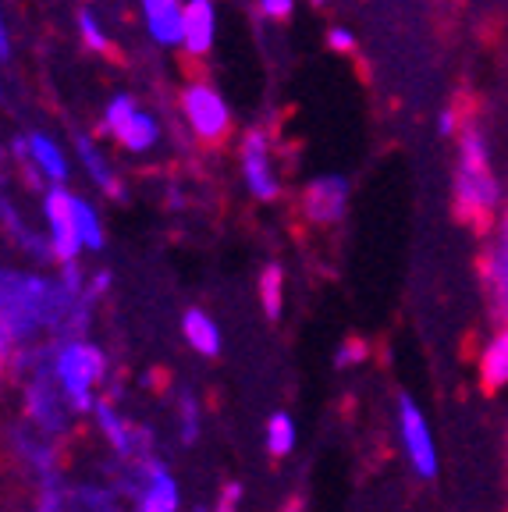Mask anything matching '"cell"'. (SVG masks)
I'll return each instance as SVG.
<instances>
[{"mask_svg":"<svg viewBox=\"0 0 508 512\" xmlns=\"http://www.w3.org/2000/svg\"><path fill=\"white\" fill-rule=\"evenodd\" d=\"M452 207L459 221L487 224L498 221L508 207L505 185L494 171L491 136L477 118L462 121V132L455 136V175H452Z\"/></svg>","mask_w":508,"mask_h":512,"instance_id":"obj_1","label":"cell"},{"mask_svg":"<svg viewBox=\"0 0 508 512\" xmlns=\"http://www.w3.org/2000/svg\"><path fill=\"white\" fill-rule=\"evenodd\" d=\"M50 370L61 384L64 399L72 413H93L96 388L107 374L104 352L96 349L89 338H61L50 349Z\"/></svg>","mask_w":508,"mask_h":512,"instance_id":"obj_2","label":"cell"},{"mask_svg":"<svg viewBox=\"0 0 508 512\" xmlns=\"http://www.w3.org/2000/svg\"><path fill=\"white\" fill-rule=\"evenodd\" d=\"M395 427L409 470L420 480H437V473H441V448H437L427 409L416 402L413 392H395Z\"/></svg>","mask_w":508,"mask_h":512,"instance_id":"obj_3","label":"cell"},{"mask_svg":"<svg viewBox=\"0 0 508 512\" xmlns=\"http://www.w3.org/2000/svg\"><path fill=\"white\" fill-rule=\"evenodd\" d=\"M178 107L196 143L217 146L231 136V107L210 79H192L178 93Z\"/></svg>","mask_w":508,"mask_h":512,"instance_id":"obj_4","label":"cell"},{"mask_svg":"<svg viewBox=\"0 0 508 512\" xmlns=\"http://www.w3.org/2000/svg\"><path fill=\"white\" fill-rule=\"evenodd\" d=\"M239 164H242V182H246L249 196L260 203L281 200L285 182L274 171V153H270V132L263 125L249 128L239 146Z\"/></svg>","mask_w":508,"mask_h":512,"instance_id":"obj_5","label":"cell"},{"mask_svg":"<svg viewBox=\"0 0 508 512\" xmlns=\"http://www.w3.org/2000/svg\"><path fill=\"white\" fill-rule=\"evenodd\" d=\"M480 285H484L494 320L508 324V207L498 214L491 239H487L484 253H480Z\"/></svg>","mask_w":508,"mask_h":512,"instance_id":"obj_6","label":"cell"},{"mask_svg":"<svg viewBox=\"0 0 508 512\" xmlns=\"http://www.w3.org/2000/svg\"><path fill=\"white\" fill-rule=\"evenodd\" d=\"M349 200H352V185L345 175H317L302 185L299 196V210L302 217L317 228H334L342 224L349 214Z\"/></svg>","mask_w":508,"mask_h":512,"instance_id":"obj_7","label":"cell"},{"mask_svg":"<svg viewBox=\"0 0 508 512\" xmlns=\"http://www.w3.org/2000/svg\"><path fill=\"white\" fill-rule=\"evenodd\" d=\"M43 221H47V239L54 249V264H79L82 246L75 239L72 224V189L68 185H50L43 192Z\"/></svg>","mask_w":508,"mask_h":512,"instance_id":"obj_8","label":"cell"},{"mask_svg":"<svg viewBox=\"0 0 508 512\" xmlns=\"http://www.w3.org/2000/svg\"><path fill=\"white\" fill-rule=\"evenodd\" d=\"M132 502L135 512H178L175 477L153 456L132 463Z\"/></svg>","mask_w":508,"mask_h":512,"instance_id":"obj_9","label":"cell"},{"mask_svg":"<svg viewBox=\"0 0 508 512\" xmlns=\"http://www.w3.org/2000/svg\"><path fill=\"white\" fill-rule=\"evenodd\" d=\"M146 36L160 50H182V15L185 0H139Z\"/></svg>","mask_w":508,"mask_h":512,"instance_id":"obj_10","label":"cell"},{"mask_svg":"<svg viewBox=\"0 0 508 512\" xmlns=\"http://www.w3.org/2000/svg\"><path fill=\"white\" fill-rule=\"evenodd\" d=\"M217 43V4L214 0H185L182 50L189 57H207Z\"/></svg>","mask_w":508,"mask_h":512,"instance_id":"obj_11","label":"cell"},{"mask_svg":"<svg viewBox=\"0 0 508 512\" xmlns=\"http://www.w3.org/2000/svg\"><path fill=\"white\" fill-rule=\"evenodd\" d=\"M75 153H79L86 178L104 192V196H111V200H121V196H125V185H121L118 171H114V164L107 160L104 146L96 143L93 132H75Z\"/></svg>","mask_w":508,"mask_h":512,"instance_id":"obj_12","label":"cell"},{"mask_svg":"<svg viewBox=\"0 0 508 512\" xmlns=\"http://www.w3.org/2000/svg\"><path fill=\"white\" fill-rule=\"evenodd\" d=\"M29 164L43 175L47 185H64L72 175V160L64 153V146L47 132H29Z\"/></svg>","mask_w":508,"mask_h":512,"instance_id":"obj_13","label":"cell"},{"mask_svg":"<svg viewBox=\"0 0 508 512\" xmlns=\"http://www.w3.org/2000/svg\"><path fill=\"white\" fill-rule=\"evenodd\" d=\"M480 384L487 392H505L508 388V324H498L480 345Z\"/></svg>","mask_w":508,"mask_h":512,"instance_id":"obj_14","label":"cell"},{"mask_svg":"<svg viewBox=\"0 0 508 512\" xmlns=\"http://www.w3.org/2000/svg\"><path fill=\"white\" fill-rule=\"evenodd\" d=\"M114 139H118L121 150L132 153V157H146V153L160 146V121H157V114H150L143 104H139L132 114H128L125 125L114 132Z\"/></svg>","mask_w":508,"mask_h":512,"instance_id":"obj_15","label":"cell"},{"mask_svg":"<svg viewBox=\"0 0 508 512\" xmlns=\"http://www.w3.org/2000/svg\"><path fill=\"white\" fill-rule=\"evenodd\" d=\"M182 335L189 342V349L203 360H217L224 352V338H221V328H217V320L210 317L207 310H185L182 317Z\"/></svg>","mask_w":508,"mask_h":512,"instance_id":"obj_16","label":"cell"},{"mask_svg":"<svg viewBox=\"0 0 508 512\" xmlns=\"http://www.w3.org/2000/svg\"><path fill=\"white\" fill-rule=\"evenodd\" d=\"M72 224H75V239H79L82 253H100L107 246L104 232V217L93 207V200L72 192Z\"/></svg>","mask_w":508,"mask_h":512,"instance_id":"obj_17","label":"cell"},{"mask_svg":"<svg viewBox=\"0 0 508 512\" xmlns=\"http://www.w3.org/2000/svg\"><path fill=\"white\" fill-rule=\"evenodd\" d=\"M256 296H260V306L270 320L281 317V310H285V267L278 260L263 264L260 281H256Z\"/></svg>","mask_w":508,"mask_h":512,"instance_id":"obj_18","label":"cell"},{"mask_svg":"<svg viewBox=\"0 0 508 512\" xmlns=\"http://www.w3.org/2000/svg\"><path fill=\"white\" fill-rule=\"evenodd\" d=\"M295 441H299V434H295V420L288 413H274L267 420V452L270 456H292L295 452Z\"/></svg>","mask_w":508,"mask_h":512,"instance_id":"obj_19","label":"cell"},{"mask_svg":"<svg viewBox=\"0 0 508 512\" xmlns=\"http://www.w3.org/2000/svg\"><path fill=\"white\" fill-rule=\"evenodd\" d=\"M79 36H82V47L93 50V54H107L111 50V32H107V25L100 22V15H96L93 8H79Z\"/></svg>","mask_w":508,"mask_h":512,"instance_id":"obj_20","label":"cell"},{"mask_svg":"<svg viewBox=\"0 0 508 512\" xmlns=\"http://www.w3.org/2000/svg\"><path fill=\"white\" fill-rule=\"evenodd\" d=\"M135 107H139V100H135L132 93H114L104 104V114H100V132H104V136H114V132L128 121V114H132Z\"/></svg>","mask_w":508,"mask_h":512,"instance_id":"obj_21","label":"cell"},{"mask_svg":"<svg viewBox=\"0 0 508 512\" xmlns=\"http://www.w3.org/2000/svg\"><path fill=\"white\" fill-rule=\"evenodd\" d=\"M327 47L334 50V54H342V57H349V54H356V47H359V40H356V32L349 29V25H327Z\"/></svg>","mask_w":508,"mask_h":512,"instance_id":"obj_22","label":"cell"},{"mask_svg":"<svg viewBox=\"0 0 508 512\" xmlns=\"http://www.w3.org/2000/svg\"><path fill=\"white\" fill-rule=\"evenodd\" d=\"M366 356H370V345H366L363 338H345V345L338 349L334 363H338L342 370H349V367H359V363H366Z\"/></svg>","mask_w":508,"mask_h":512,"instance_id":"obj_23","label":"cell"},{"mask_svg":"<svg viewBox=\"0 0 508 512\" xmlns=\"http://www.w3.org/2000/svg\"><path fill=\"white\" fill-rule=\"evenodd\" d=\"M462 121H466V118H462L455 107H445V111L437 114V136H441V139H455L462 132Z\"/></svg>","mask_w":508,"mask_h":512,"instance_id":"obj_24","label":"cell"},{"mask_svg":"<svg viewBox=\"0 0 508 512\" xmlns=\"http://www.w3.org/2000/svg\"><path fill=\"white\" fill-rule=\"evenodd\" d=\"M295 11V0H260V15L270 22H288Z\"/></svg>","mask_w":508,"mask_h":512,"instance_id":"obj_25","label":"cell"},{"mask_svg":"<svg viewBox=\"0 0 508 512\" xmlns=\"http://www.w3.org/2000/svg\"><path fill=\"white\" fill-rule=\"evenodd\" d=\"M182 434H185V441H192L199 434V409H196V399H192V395L182 399Z\"/></svg>","mask_w":508,"mask_h":512,"instance_id":"obj_26","label":"cell"},{"mask_svg":"<svg viewBox=\"0 0 508 512\" xmlns=\"http://www.w3.org/2000/svg\"><path fill=\"white\" fill-rule=\"evenodd\" d=\"M11 57V32L8 22H4V11H0V61H8Z\"/></svg>","mask_w":508,"mask_h":512,"instance_id":"obj_27","label":"cell"},{"mask_svg":"<svg viewBox=\"0 0 508 512\" xmlns=\"http://www.w3.org/2000/svg\"><path fill=\"white\" fill-rule=\"evenodd\" d=\"M310 4H313V8H324V4H327V0H310Z\"/></svg>","mask_w":508,"mask_h":512,"instance_id":"obj_28","label":"cell"},{"mask_svg":"<svg viewBox=\"0 0 508 512\" xmlns=\"http://www.w3.org/2000/svg\"><path fill=\"white\" fill-rule=\"evenodd\" d=\"M0 100H4V86H0Z\"/></svg>","mask_w":508,"mask_h":512,"instance_id":"obj_29","label":"cell"}]
</instances>
